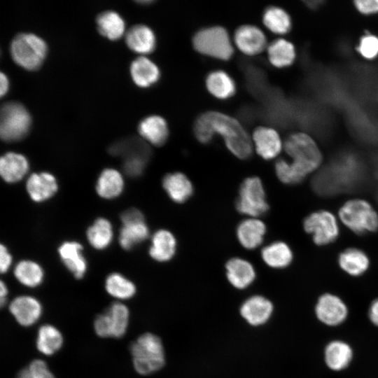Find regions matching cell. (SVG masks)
<instances>
[{"label":"cell","mask_w":378,"mask_h":378,"mask_svg":"<svg viewBox=\"0 0 378 378\" xmlns=\"http://www.w3.org/2000/svg\"><path fill=\"white\" fill-rule=\"evenodd\" d=\"M194 133L202 144L209 143L218 134L237 158L246 160L251 155L253 143L249 135L238 120L228 115L217 111L202 113L195 122Z\"/></svg>","instance_id":"cell-1"},{"label":"cell","mask_w":378,"mask_h":378,"mask_svg":"<svg viewBox=\"0 0 378 378\" xmlns=\"http://www.w3.org/2000/svg\"><path fill=\"white\" fill-rule=\"evenodd\" d=\"M284 150L290 158V164L304 179L316 171L323 162V154L318 144L304 132L290 134L284 142Z\"/></svg>","instance_id":"cell-2"},{"label":"cell","mask_w":378,"mask_h":378,"mask_svg":"<svg viewBox=\"0 0 378 378\" xmlns=\"http://www.w3.org/2000/svg\"><path fill=\"white\" fill-rule=\"evenodd\" d=\"M134 370L141 375H149L161 370L166 356L162 340L152 332H145L130 345Z\"/></svg>","instance_id":"cell-3"},{"label":"cell","mask_w":378,"mask_h":378,"mask_svg":"<svg viewBox=\"0 0 378 378\" xmlns=\"http://www.w3.org/2000/svg\"><path fill=\"white\" fill-rule=\"evenodd\" d=\"M340 223L356 234L374 233L378 230V212L363 198H351L339 208Z\"/></svg>","instance_id":"cell-4"},{"label":"cell","mask_w":378,"mask_h":378,"mask_svg":"<svg viewBox=\"0 0 378 378\" xmlns=\"http://www.w3.org/2000/svg\"><path fill=\"white\" fill-rule=\"evenodd\" d=\"M10 50L16 64L27 70L34 71L43 64L48 48L46 42L39 36L22 33L13 39Z\"/></svg>","instance_id":"cell-5"},{"label":"cell","mask_w":378,"mask_h":378,"mask_svg":"<svg viewBox=\"0 0 378 378\" xmlns=\"http://www.w3.org/2000/svg\"><path fill=\"white\" fill-rule=\"evenodd\" d=\"M337 216L327 209L309 213L302 220V228L317 246H325L335 242L340 233Z\"/></svg>","instance_id":"cell-6"},{"label":"cell","mask_w":378,"mask_h":378,"mask_svg":"<svg viewBox=\"0 0 378 378\" xmlns=\"http://www.w3.org/2000/svg\"><path fill=\"white\" fill-rule=\"evenodd\" d=\"M193 47L198 52L221 60H227L234 49L226 29L220 26L199 30L192 38Z\"/></svg>","instance_id":"cell-7"},{"label":"cell","mask_w":378,"mask_h":378,"mask_svg":"<svg viewBox=\"0 0 378 378\" xmlns=\"http://www.w3.org/2000/svg\"><path fill=\"white\" fill-rule=\"evenodd\" d=\"M235 206L239 213L251 218H258L267 212L269 204L260 178L249 176L241 182Z\"/></svg>","instance_id":"cell-8"},{"label":"cell","mask_w":378,"mask_h":378,"mask_svg":"<svg viewBox=\"0 0 378 378\" xmlns=\"http://www.w3.org/2000/svg\"><path fill=\"white\" fill-rule=\"evenodd\" d=\"M31 124V116L19 102L5 103L0 113V135L5 141L21 140L28 133Z\"/></svg>","instance_id":"cell-9"},{"label":"cell","mask_w":378,"mask_h":378,"mask_svg":"<svg viewBox=\"0 0 378 378\" xmlns=\"http://www.w3.org/2000/svg\"><path fill=\"white\" fill-rule=\"evenodd\" d=\"M130 312L121 302L111 304L94 322V331L101 337L120 338L128 328Z\"/></svg>","instance_id":"cell-10"},{"label":"cell","mask_w":378,"mask_h":378,"mask_svg":"<svg viewBox=\"0 0 378 378\" xmlns=\"http://www.w3.org/2000/svg\"><path fill=\"white\" fill-rule=\"evenodd\" d=\"M274 309V304L270 300L261 295H253L241 303L239 314L248 325L259 327L270 321Z\"/></svg>","instance_id":"cell-11"},{"label":"cell","mask_w":378,"mask_h":378,"mask_svg":"<svg viewBox=\"0 0 378 378\" xmlns=\"http://www.w3.org/2000/svg\"><path fill=\"white\" fill-rule=\"evenodd\" d=\"M317 318L323 323L335 326L342 323L348 314L347 307L336 295L326 293L321 295L315 307Z\"/></svg>","instance_id":"cell-12"},{"label":"cell","mask_w":378,"mask_h":378,"mask_svg":"<svg viewBox=\"0 0 378 378\" xmlns=\"http://www.w3.org/2000/svg\"><path fill=\"white\" fill-rule=\"evenodd\" d=\"M253 144L256 153L266 160L276 158L284 149L279 134L268 127H258L254 130Z\"/></svg>","instance_id":"cell-13"},{"label":"cell","mask_w":378,"mask_h":378,"mask_svg":"<svg viewBox=\"0 0 378 378\" xmlns=\"http://www.w3.org/2000/svg\"><path fill=\"white\" fill-rule=\"evenodd\" d=\"M225 274L230 284L238 290L248 288L256 278L253 265L247 260L239 257L232 258L227 261Z\"/></svg>","instance_id":"cell-14"},{"label":"cell","mask_w":378,"mask_h":378,"mask_svg":"<svg viewBox=\"0 0 378 378\" xmlns=\"http://www.w3.org/2000/svg\"><path fill=\"white\" fill-rule=\"evenodd\" d=\"M8 309L16 321L25 327L36 323L42 314L41 302L29 295L16 297L10 303Z\"/></svg>","instance_id":"cell-15"},{"label":"cell","mask_w":378,"mask_h":378,"mask_svg":"<svg viewBox=\"0 0 378 378\" xmlns=\"http://www.w3.org/2000/svg\"><path fill=\"white\" fill-rule=\"evenodd\" d=\"M234 42L238 49L247 55H255L262 52L267 46V38L258 27L242 25L234 33Z\"/></svg>","instance_id":"cell-16"},{"label":"cell","mask_w":378,"mask_h":378,"mask_svg":"<svg viewBox=\"0 0 378 378\" xmlns=\"http://www.w3.org/2000/svg\"><path fill=\"white\" fill-rule=\"evenodd\" d=\"M266 231L267 227L262 220L258 218L248 217L237 225L236 236L242 247L253 250L261 245Z\"/></svg>","instance_id":"cell-17"},{"label":"cell","mask_w":378,"mask_h":378,"mask_svg":"<svg viewBox=\"0 0 378 378\" xmlns=\"http://www.w3.org/2000/svg\"><path fill=\"white\" fill-rule=\"evenodd\" d=\"M26 189L30 198L36 202L51 198L58 190L55 176L46 172L34 173L26 182Z\"/></svg>","instance_id":"cell-18"},{"label":"cell","mask_w":378,"mask_h":378,"mask_svg":"<svg viewBox=\"0 0 378 378\" xmlns=\"http://www.w3.org/2000/svg\"><path fill=\"white\" fill-rule=\"evenodd\" d=\"M83 249V246L75 241H64L58 248L62 262L78 279L83 278L87 270V262Z\"/></svg>","instance_id":"cell-19"},{"label":"cell","mask_w":378,"mask_h":378,"mask_svg":"<svg viewBox=\"0 0 378 378\" xmlns=\"http://www.w3.org/2000/svg\"><path fill=\"white\" fill-rule=\"evenodd\" d=\"M337 264L346 274L357 277L364 274L370 265L368 255L362 249L355 247L347 248L338 255Z\"/></svg>","instance_id":"cell-20"},{"label":"cell","mask_w":378,"mask_h":378,"mask_svg":"<svg viewBox=\"0 0 378 378\" xmlns=\"http://www.w3.org/2000/svg\"><path fill=\"white\" fill-rule=\"evenodd\" d=\"M162 187L168 197L178 204L188 201L194 191L190 180L179 172L167 174L162 178Z\"/></svg>","instance_id":"cell-21"},{"label":"cell","mask_w":378,"mask_h":378,"mask_svg":"<svg viewBox=\"0 0 378 378\" xmlns=\"http://www.w3.org/2000/svg\"><path fill=\"white\" fill-rule=\"evenodd\" d=\"M176 239L168 230L160 229L151 237L148 253L157 262H166L172 260L176 251Z\"/></svg>","instance_id":"cell-22"},{"label":"cell","mask_w":378,"mask_h":378,"mask_svg":"<svg viewBox=\"0 0 378 378\" xmlns=\"http://www.w3.org/2000/svg\"><path fill=\"white\" fill-rule=\"evenodd\" d=\"M138 131L145 141L155 146H162L169 136L166 120L157 115L144 118L139 124Z\"/></svg>","instance_id":"cell-23"},{"label":"cell","mask_w":378,"mask_h":378,"mask_svg":"<svg viewBox=\"0 0 378 378\" xmlns=\"http://www.w3.org/2000/svg\"><path fill=\"white\" fill-rule=\"evenodd\" d=\"M263 262L272 269L281 270L290 265L294 255L290 246L285 241H275L261 250Z\"/></svg>","instance_id":"cell-24"},{"label":"cell","mask_w":378,"mask_h":378,"mask_svg":"<svg viewBox=\"0 0 378 378\" xmlns=\"http://www.w3.org/2000/svg\"><path fill=\"white\" fill-rule=\"evenodd\" d=\"M125 42L130 50L139 54H149L156 46L154 32L144 24L131 27L126 33Z\"/></svg>","instance_id":"cell-25"},{"label":"cell","mask_w":378,"mask_h":378,"mask_svg":"<svg viewBox=\"0 0 378 378\" xmlns=\"http://www.w3.org/2000/svg\"><path fill=\"white\" fill-rule=\"evenodd\" d=\"M29 167L27 159L20 153L8 152L0 159V174L7 183H13L22 179Z\"/></svg>","instance_id":"cell-26"},{"label":"cell","mask_w":378,"mask_h":378,"mask_svg":"<svg viewBox=\"0 0 378 378\" xmlns=\"http://www.w3.org/2000/svg\"><path fill=\"white\" fill-rule=\"evenodd\" d=\"M130 74L133 81L141 88H148L156 83L160 72L158 66L146 57L135 59L130 65Z\"/></svg>","instance_id":"cell-27"},{"label":"cell","mask_w":378,"mask_h":378,"mask_svg":"<svg viewBox=\"0 0 378 378\" xmlns=\"http://www.w3.org/2000/svg\"><path fill=\"white\" fill-rule=\"evenodd\" d=\"M122 174L115 169L106 168L99 174L96 183V191L99 197L111 200L118 197L124 188Z\"/></svg>","instance_id":"cell-28"},{"label":"cell","mask_w":378,"mask_h":378,"mask_svg":"<svg viewBox=\"0 0 378 378\" xmlns=\"http://www.w3.org/2000/svg\"><path fill=\"white\" fill-rule=\"evenodd\" d=\"M122 224L119 234V243L125 250H130L145 241L149 236V229L145 218Z\"/></svg>","instance_id":"cell-29"},{"label":"cell","mask_w":378,"mask_h":378,"mask_svg":"<svg viewBox=\"0 0 378 378\" xmlns=\"http://www.w3.org/2000/svg\"><path fill=\"white\" fill-rule=\"evenodd\" d=\"M267 56L270 62L274 67L285 68L293 64L296 58V51L290 41L279 38L268 46Z\"/></svg>","instance_id":"cell-30"},{"label":"cell","mask_w":378,"mask_h":378,"mask_svg":"<svg viewBox=\"0 0 378 378\" xmlns=\"http://www.w3.org/2000/svg\"><path fill=\"white\" fill-rule=\"evenodd\" d=\"M353 357V351L346 342L340 340L330 342L325 349V361L327 366L335 371L346 368Z\"/></svg>","instance_id":"cell-31"},{"label":"cell","mask_w":378,"mask_h":378,"mask_svg":"<svg viewBox=\"0 0 378 378\" xmlns=\"http://www.w3.org/2000/svg\"><path fill=\"white\" fill-rule=\"evenodd\" d=\"M206 85L213 96L220 99H228L236 92L234 80L228 74L220 70L214 71L208 74Z\"/></svg>","instance_id":"cell-32"},{"label":"cell","mask_w":378,"mask_h":378,"mask_svg":"<svg viewBox=\"0 0 378 378\" xmlns=\"http://www.w3.org/2000/svg\"><path fill=\"white\" fill-rule=\"evenodd\" d=\"M62 335L54 326L45 324L38 328L36 346L41 354L51 356L62 347Z\"/></svg>","instance_id":"cell-33"},{"label":"cell","mask_w":378,"mask_h":378,"mask_svg":"<svg viewBox=\"0 0 378 378\" xmlns=\"http://www.w3.org/2000/svg\"><path fill=\"white\" fill-rule=\"evenodd\" d=\"M96 21L99 32L110 40L119 39L124 34L125 21L113 10L101 13Z\"/></svg>","instance_id":"cell-34"},{"label":"cell","mask_w":378,"mask_h":378,"mask_svg":"<svg viewBox=\"0 0 378 378\" xmlns=\"http://www.w3.org/2000/svg\"><path fill=\"white\" fill-rule=\"evenodd\" d=\"M86 236L93 248L97 250L104 249L110 245L113 239L111 223L105 218H98L88 228Z\"/></svg>","instance_id":"cell-35"},{"label":"cell","mask_w":378,"mask_h":378,"mask_svg":"<svg viewBox=\"0 0 378 378\" xmlns=\"http://www.w3.org/2000/svg\"><path fill=\"white\" fill-rule=\"evenodd\" d=\"M14 276L21 284L34 288L42 283L44 272L37 262L24 260L19 262L15 267Z\"/></svg>","instance_id":"cell-36"},{"label":"cell","mask_w":378,"mask_h":378,"mask_svg":"<svg viewBox=\"0 0 378 378\" xmlns=\"http://www.w3.org/2000/svg\"><path fill=\"white\" fill-rule=\"evenodd\" d=\"M262 20L265 27L276 34H286L292 28L290 15L280 7H268L263 13Z\"/></svg>","instance_id":"cell-37"},{"label":"cell","mask_w":378,"mask_h":378,"mask_svg":"<svg viewBox=\"0 0 378 378\" xmlns=\"http://www.w3.org/2000/svg\"><path fill=\"white\" fill-rule=\"evenodd\" d=\"M105 288L110 295L119 300H128L136 291L134 284L118 272L111 273L106 277Z\"/></svg>","instance_id":"cell-38"},{"label":"cell","mask_w":378,"mask_h":378,"mask_svg":"<svg viewBox=\"0 0 378 378\" xmlns=\"http://www.w3.org/2000/svg\"><path fill=\"white\" fill-rule=\"evenodd\" d=\"M274 172L277 178L285 185H296L304 180L289 160L286 159L281 158L276 162Z\"/></svg>","instance_id":"cell-39"},{"label":"cell","mask_w":378,"mask_h":378,"mask_svg":"<svg viewBox=\"0 0 378 378\" xmlns=\"http://www.w3.org/2000/svg\"><path fill=\"white\" fill-rule=\"evenodd\" d=\"M151 155L136 154L123 158L122 168L129 176L136 178L141 175Z\"/></svg>","instance_id":"cell-40"},{"label":"cell","mask_w":378,"mask_h":378,"mask_svg":"<svg viewBox=\"0 0 378 378\" xmlns=\"http://www.w3.org/2000/svg\"><path fill=\"white\" fill-rule=\"evenodd\" d=\"M356 50L365 59H374L378 57V36L370 32L364 34L359 39Z\"/></svg>","instance_id":"cell-41"},{"label":"cell","mask_w":378,"mask_h":378,"mask_svg":"<svg viewBox=\"0 0 378 378\" xmlns=\"http://www.w3.org/2000/svg\"><path fill=\"white\" fill-rule=\"evenodd\" d=\"M16 378H55L49 370L46 363L40 359L31 361L29 365L21 370Z\"/></svg>","instance_id":"cell-42"},{"label":"cell","mask_w":378,"mask_h":378,"mask_svg":"<svg viewBox=\"0 0 378 378\" xmlns=\"http://www.w3.org/2000/svg\"><path fill=\"white\" fill-rule=\"evenodd\" d=\"M355 8L364 15L378 13V0H356L354 1Z\"/></svg>","instance_id":"cell-43"},{"label":"cell","mask_w":378,"mask_h":378,"mask_svg":"<svg viewBox=\"0 0 378 378\" xmlns=\"http://www.w3.org/2000/svg\"><path fill=\"white\" fill-rule=\"evenodd\" d=\"M12 263V256L8 251L6 246L1 244L0 246V271L6 273L10 268Z\"/></svg>","instance_id":"cell-44"},{"label":"cell","mask_w":378,"mask_h":378,"mask_svg":"<svg viewBox=\"0 0 378 378\" xmlns=\"http://www.w3.org/2000/svg\"><path fill=\"white\" fill-rule=\"evenodd\" d=\"M369 316L372 323L378 326V298L375 299L370 304Z\"/></svg>","instance_id":"cell-45"},{"label":"cell","mask_w":378,"mask_h":378,"mask_svg":"<svg viewBox=\"0 0 378 378\" xmlns=\"http://www.w3.org/2000/svg\"><path fill=\"white\" fill-rule=\"evenodd\" d=\"M0 94L2 97L7 92L9 85L8 78L3 72L0 74Z\"/></svg>","instance_id":"cell-46"},{"label":"cell","mask_w":378,"mask_h":378,"mask_svg":"<svg viewBox=\"0 0 378 378\" xmlns=\"http://www.w3.org/2000/svg\"><path fill=\"white\" fill-rule=\"evenodd\" d=\"M8 294L7 286L3 281H1L0 284V304L3 307L6 302V296Z\"/></svg>","instance_id":"cell-47"}]
</instances>
